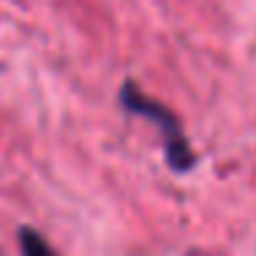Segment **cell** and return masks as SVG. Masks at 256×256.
Segmentation results:
<instances>
[{
	"label": "cell",
	"instance_id": "1",
	"mask_svg": "<svg viewBox=\"0 0 256 256\" xmlns=\"http://www.w3.org/2000/svg\"><path fill=\"white\" fill-rule=\"evenodd\" d=\"M118 102L127 113H135L140 118H149L157 130L162 132V144H166V160L171 166V171L176 174H184L196 166V152L190 149L188 138H184V130L179 124V118L168 110L166 105H160L157 100H152L149 94L138 88L132 80L122 86L118 91Z\"/></svg>",
	"mask_w": 256,
	"mask_h": 256
},
{
	"label": "cell",
	"instance_id": "2",
	"mask_svg": "<svg viewBox=\"0 0 256 256\" xmlns=\"http://www.w3.org/2000/svg\"><path fill=\"white\" fill-rule=\"evenodd\" d=\"M20 250H22V256H58L56 250L47 245V240L30 226L20 228Z\"/></svg>",
	"mask_w": 256,
	"mask_h": 256
}]
</instances>
